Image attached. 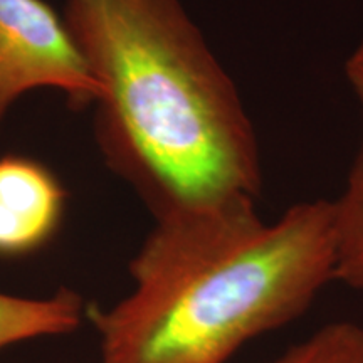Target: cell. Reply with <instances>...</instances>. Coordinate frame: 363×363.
<instances>
[{"label":"cell","mask_w":363,"mask_h":363,"mask_svg":"<svg viewBox=\"0 0 363 363\" xmlns=\"http://www.w3.org/2000/svg\"><path fill=\"white\" fill-rule=\"evenodd\" d=\"M65 190L51 172L29 158L0 160V256L38 251L56 234Z\"/></svg>","instance_id":"cell-4"},{"label":"cell","mask_w":363,"mask_h":363,"mask_svg":"<svg viewBox=\"0 0 363 363\" xmlns=\"http://www.w3.org/2000/svg\"><path fill=\"white\" fill-rule=\"evenodd\" d=\"M347 78L363 106V39L347 61Z\"/></svg>","instance_id":"cell-8"},{"label":"cell","mask_w":363,"mask_h":363,"mask_svg":"<svg viewBox=\"0 0 363 363\" xmlns=\"http://www.w3.org/2000/svg\"><path fill=\"white\" fill-rule=\"evenodd\" d=\"M88 320V305L72 289L44 298L0 293V350L30 340L65 337Z\"/></svg>","instance_id":"cell-5"},{"label":"cell","mask_w":363,"mask_h":363,"mask_svg":"<svg viewBox=\"0 0 363 363\" xmlns=\"http://www.w3.org/2000/svg\"><path fill=\"white\" fill-rule=\"evenodd\" d=\"M333 208V279L363 293V140Z\"/></svg>","instance_id":"cell-6"},{"label":"cell","mask_w":363,"mask_h":363,"mask_svg":"<svg viewBox=\"0 0 363 363\" xmlns=\"http://www.w3.org/2000/svg\"><path fill=\"white\" fill-rule=\"evenodd\" d=\"M66 24L101 84L108 160L157 219L257 197L256 133L180 0H67Z\"/></svg>","instance_id":"cell-2"},{"label":"cell","mask_w":363,"mask_h":363,"mask_svg":"<svg viewBox=\"0 0 363 363\" xmlns=\"http://www.w3.org/2000/svg\"><path fill=\"white\" fill-rule=\"evenodd\" d=\"M35 88H57L79 103L101 96L66 21L43 0H0V125L11 104Z\"/></svg>","instance_id":"cell-3"},{"label":"cell","mask_w":363,"mask_h":363,"mask_svg":"<svg viewBox=\"0 0 363 363\" xmlns=\"http://www.w3.org/2000/svg\"><path fill=\"white\" fill-rule=\"evenodd\" d=\"M267 363H363V328L335 321Z\"/></svg>","instance_id":"cell-7"},{"label":"cell","mask_w":363,"mask_h":363,"mask_svg":"<svg viewBox=\"0 0 363 363\" xmlns=\"http://www.w3.org/2000/svg\"><path fill=\"white\" fill-rule=\"evenodd\" d=\"M130 272L116 305H88L99 363H227L335 281L333 208L301 202L267 224L234 199L160 217Z\"/></svg>","instance_id":"cell-1"}]
</instances>
